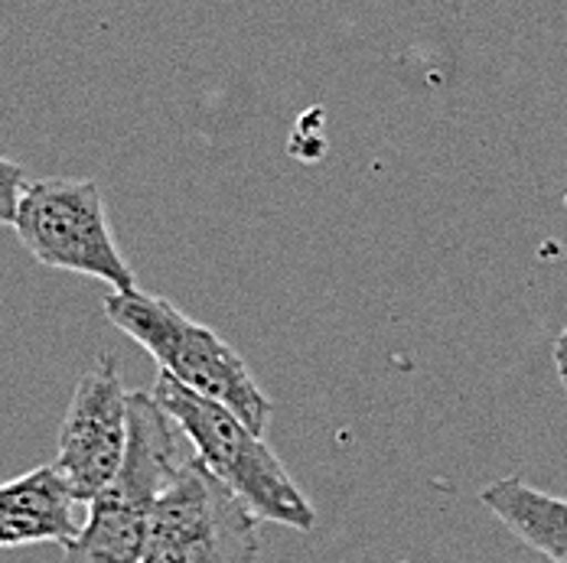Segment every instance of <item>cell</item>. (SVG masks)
Returning <instances> with one entry per match:
<instances>
[{
  "label": "cell",
  "mask_w": 567,
  "mask_h": 563,
  "mask_svg": "<svg viewBox=\"0 0 567 563\" xmlns=\"http://www.w3.org/2000/svg\"><path fill=\"white\" fill-rule=\"evenodd\" d=\"M23 189H27V169L0 157V228H13Z\"/></svg>",
  "instance_id": "9c48e42d"
},
{
  "label": "cell",
  "mask_w": 567,
  "mask_h": 563,
  "mask_svg": "<svg viewBox=\"0 0 567 563\" xmlns=\"http://www.w3.org/2000/svg\"><path fill=\"white\" fill-rule=\"evenodd\" d=\"M13 231L43 268L95 278L117 293L137 290L95 179L47 176L27 183Z\"/></svg>",
  "instance_id": "277c9868"
},
{
  "label": "cell",
  "mask_w": 567,
  "mask_h": 563,
  "mask_svg": "<svg viewBox=\"0 0 567 563\" xmlns=\"http://www.w3.org/2000/svg\"><path fill=\"white\" fill-rule=\"evenodd\" d=\"M561 382H565V392H567V372H561Z\"/></svg>",
  "instance_id": "8fae6325"
},
{
  "label": "cell",
  "mask_w": 567,
  "mask_h": 563,
  "mask_svg": "<svg viewBox=\"0 0 567 563\" xmlns=\"http://www.w3.org/2000/svg\"><path fill=\"white\" fill-rule=\"evenodd\" d=\"M193 456L186 434L154 395L127 397V452L112 486L89 505L62 563H144L151 518L161 492Z\"/></svg>",
  "instance_id": "6da1fadb"
},
{
  "label": "cell",
  "mask_w": 567,
  "mask_h": 563,
  "mask_svg": "<svg viewBox=\"0 0 567 563\" xmlns=\"http://www.w3.org/2000/svg\"><path fill=\"white\" fill-rule=\"evenodd\" d=\"M480 502L535 554L567 563V499L532 489L522 479H499L483 489Z\"/></svg>",
  "instance_id": "ba28073f"
},
{
  "label": "cell",
  "mask_w": 567,
  "mask_h": 563,
  "mask_svg": "<svg viewBox=\"0 0 567 563\" xmlns=\"http://www.w3.org/2000/svg\"><path fill=\"white\" fill-rule=\"evenodd\" d=\"M255 514L193 450L154 505L144 563H255Z\"/></svg>",
  "instance_id": "5b68a950"
},
{
  "label": "cell",
  "mask_w": 567,
  "mask_h": 563,
  "mask_svg": "<svg viewBox=\"0 0 567 563\" xmlns=\"http://www.w3.org/2000/svg\"><path fill=\"white\" fill-rule=\"evenodd\" d=\"M151 395L157 397V404L186 434L203 466L255 518L275 521L293 531H310L317 524V511L293 486L290 472L265 444V437L255 434L226 404L183 388L167 372L157 375Z\"/></svg>",
  "instance_id": "7a4b0ae2"
},
{
  "label": "cell",
  "mask_w": 567,
  "mask_h": 563,
  "mask_svg": "<svg viewBox=\"0 0 567 563\" xmlns=\"http://www.w3.org/2000/svg\"><path fill=\"white\" fill-rule=\"evenodd\" d=\"M105 316L141 348H147L161 372L196 395L226 404L231 414H238L255 434L265 437L271 424V400L226 338L183 316L171 300L141 290H112L105 296Z\"/></svg>",
  "instance_id": "3957f363"
},
{
  "label": "cell",
  "mask_w": 567,
  "mask_h": 563,
  "mask_svg": "<svg viewBox=\"0 0 567 563\" xmlns=\"http://www.w3.org/2000/svg\"><path fill=\"white\" fill-rule=\"evenodd\" d=\"M555 362H558V372H567V326L555 342Z\"/></svg>",
  "instance_id": "30bf717a"
},
{
  "label": "cell",
  "mask_w": 567,
  "mask_h": 563,
  "mask_svg": "<svg viewBox=\"0 0 567 563\" xmlns=\"http://www.w3.org/2000/svg\"><path fill=\"white\" fill-rule=\"evenodd\" d=\"M127 397L114 355H102L72 392L53 466L69 482L72 496L85 505L112 486L124 462Z\"/></svg>",
  "instance_id": "8992f818"
},
{
  "label": "cell",
  "mask_w": 567,
  "mask_h": 563,
  "mask_svg": "<svg viewBox=\"0 0 567 563\" xmlns=\"http://www.w3.org/2000/svg\"><path fill=\"white\" fill-rule=\"evenodd\" d=\"M75 505L82 502L72 496L53 462L0 482V548L72 544L82 531Z\"/></svg>",
  "instance_id": "52a82bcc"
}]
</instances>
